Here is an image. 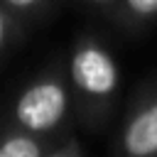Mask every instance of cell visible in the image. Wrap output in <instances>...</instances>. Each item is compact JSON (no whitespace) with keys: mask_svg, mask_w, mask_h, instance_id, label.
I'll return each instance as SVG.
<instances>
[{"mask_svg":"<svg viewBox=\"0 0 157 157\" xmlns=\"http://www.w3.org/2000/svg\"><path fill=\"white\" fill-rule=\"evenodd\" d=\"M69 83L88 110H105L115 101L120 86V71L113 52L96 37H81L69 59Z\"/></svg>","mask_w":157,"mask_h":157,"instance_id":"1","label":"cell"},{"mask_svg":"<svg viewBox=\"0 0 157 157\" xmlns=\"http://www.w3.org/2000/svg\"><path fill=\"white\" fill-rule=\"evenodd\" d=\"M71 108V88L56 71H47L37 76L32 83L22 88L12 108V125L39 135L54 137L59 128L66 123Z\"/></svg>","mask_w":157,"mask_h":157,"instance_id":"2","label":"cell"},{"mask_svg":"<svg viewBox=\"0 0 157 157\" xmlns=\"http://www.w3.org/2000/svg\"><path fill=\"white\" fill-rule=\"evenodd\" d=\"M120 157H157V93L142 98L118 135Z\"/></svg>","mask_w":157,"mask_h":157,"instance_id":"3","label":"cell"},{"mask_svg":"<svg viewBox=\"0 0 157 157\" xmlns=\"http://www.w3.org/2000/svg\"><path fill=\"white\" fill-rule=\"evenodd\" d=\"M52 150L54 137H39L15 125L0 135V157H47Z\"/></svg>","mask_w":157,"mask_h":157,"instance_id":"4","label":"cell"},{"mask_svg":"<svg viewBox=\"0 0 157 157\" xmlns=\"http://www.w3.org/2000/svg\"><path fill=\"white\" fill-rule=\"evenodd\" d=\"M115 12L125 27H145L157 20V0H118Z\"/></svg>","mask_w":157,"mask_h":157,"instance_id":"5","label":"cell"},{"mask_svg":"<svg viewBox=\"0 0 157 157\" xmlns=\"http://www.w3.org/2000/svg\"><path fill=\"white\" fill-rule=\"evenodd\" d=\"M0 5L20 20V17H34V15H39L49 5V0H0Z\"/></svg>","mask_w":157,"mask_h":157,"instance_id":"6","label":"cell"},{"mask_svg":"<svg viewBox=\"0 0 157 157\" xmlns=\"http://www.w3.org/2000/svg\"><path fill=\"white\" fill-rule=\"evenodd\" d=\"M15 32H17V17L0 5V54L10 47V42L15 39Z\"/></svg>","mask_w":157,"mask_h":157,"instance_id":"7","label":"cell"},{"mask_svg":"<svg viewBox=\"0 0 157 157\" xmlns=\"http://www.w3.org/2000/svg\"><path fill=\"white\" fill-rule=\"evenodd\" d=\"M47 157H83V152H81V145L76 140H69L64 145H56Z\"/></svg>","mask_w":157,"mask_h":157,"instance_id":"8","label":"cell"},{"mask_svg":"<svg viewBox=\"0 0 157 157\" xmlns=\"http://www.w3.org/2000/svg\"><path fill=\"white\" fill-rule=\"evenodd\" d=\"M83 2H88V5H93V7H101V10L115 7V5H118V0H83Z\"/></svg>","mask_w":157,"mask_h":157,"instance_id":"9","label":"cell"}]
</instances>
